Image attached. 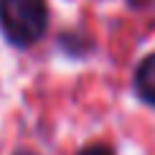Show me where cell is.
I'll return each instance as SVG.
<instances>
[{
  "label": "cell",
  "instance_id": "2",
  "mask_svg": "<svg viewBox=\"0 0 155 155\" xmlns=\"http://www.w3.org/2000/svg\"><path fill=\"white\" fill-rule=\"evenodd\" d=\"M132 87H135L137 97L145 104L155 107V51L147 54L145 59L137 64L135 76H132Z\"/></svg>",
  "mask_w": 155,
  "mask_h": 155
},
{
  "label": "cell",
  "instance_id": "1",
  "mask_svg": "<svg viewBox=\"0 0 155 155\" xmlns=\"http://www.w3.org/2000/svg\"><path fill=\"white\" fill-rule=\"evenodd\" d=\"M0 28L13 46H31L48 28L46 0H0Z\"/></svg>",
  "mask_w": 155,
  "mask_h": 155
},
{
  "label": "cell",
  "instance_id": "4",
  "mask_svg": "<svg viewBox=\"0 0 155 155\" xmlns=\"http://www.w3.org/2000/svg\"><path fill=\"white\" fill-rule=\"evenodd\" d=\"M127 3L132 8H150V5H155V0H127Z\"/></svg>",
  "mask_w": 155,
  "mask_h": 155
},
{
  "label": "cell",
  "instance_id": "5",
  "mask_svg": "<svg viewBox=\"0 0 155 155\" xmlns=\"http://www.w3.org/2000/svg\"><path fill=\"white\" fill-rule=\"evenodd\" d=\"M15 155H36V153H31V150H18Z\"/></svg>",
  "mask_w": 155,
  "mask_h": 155
},
{
  "label": "cell",
  "instance_id": "3",
  "mask_svg": "<svg viewBox=\"0 0 155 155\" xmlns=\"http://www.w3.org/2000/svg\"><path fill=\"white\" fill-rule=\"evenodd\" d=\"M79 155H114V153L109 150L107 145H89V147H84Z\"/></svg>",
  "mask_w": 155,
  "mask_h": 155
}]
</instances>
